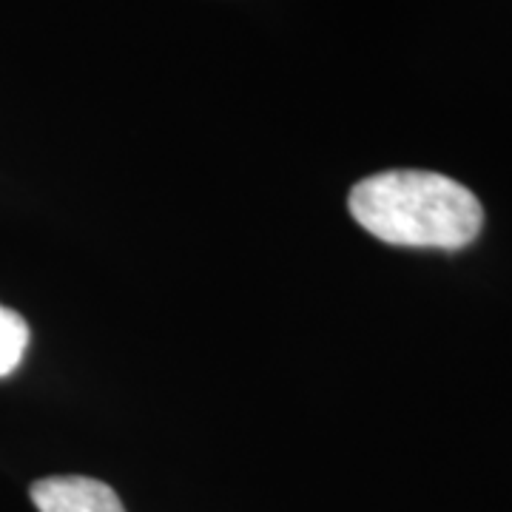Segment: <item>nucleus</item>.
Returning <instances> with one entry per match:
<instances>
[{
    "label": "nucleus",
    "instance_id": "f03ea898",
    "mask_svg": "<svg viewBox=\"0 0 512 512\" xmlns=\"http://www.w3.org/2000/svg\"><path fill=\"white\" fill-rule=\"evenodd\" d=\"M40 512H126L109 484L86 476H52L32 484Z\"/></svg>",
    "mask_w": 512,
    "mask_h": 512
},
{
    "label": "nucleus",
    "instance_id": "7ed1b4c3",
    "mask_svg": "<svg viewBox=\"0 0 512 512\" xmlns=\"http://www.w3.org/2000/svg\"><path fill=\"white\" fill-rule=\"evenodd\" d=\"M29 348V325L12 308L0 305V376H9Z\"/></svg>",
    "mask_w": 512,
    "mask_h": 512
},
{
    "label": "nucleus",
    "instance_id": "f257e3e1",
    "mask_svg": "<svg viewBox=\"0 0 512 512\" xmlns=\"http://www.w3.org/2000/svg\"><path fill=\"white\" fill-rule=\"evenodd\" d=\"M350 214L367 234L402 248L458 251L481 231L484 211L467 185L433 171H384L350 191Z\"/></svg>",
    "mask_w": 512,
    "mask_h": 512
}]
</instances>
